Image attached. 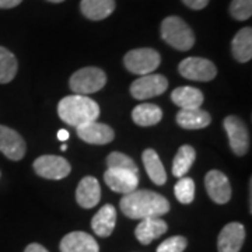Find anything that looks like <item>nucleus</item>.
Here are the masks:
<instances>
[{
    "label": "nucleus",
    "instance_id": "1",
    "mask_svg": "<svg viewBox=\"0 0 252 252\" xmlns=\"http://www.w3.org/2000/svg\"><path fill=\"white\" fill-rule=\"evenodd\" d=\"M119 207L126 217L133 220H143L149 217H160L168 213L170 202L157 192L147 189H136L127 195H124Z\"/></svg>",
    "mask_w": 252,
    "mask_h": 252
},
{
    "label": "nucleus",
    "instance_id": "2",
    "mask_svg": "<svg viewBox=\"0 0 252 252\" xmlns=\"http://www.w3.org/2000/svg\"><path fill=\"white\" fill-rule=\"evenodd\" d=\"M59 118L67 125L79 126L94 122L99 117V105L87 95L73 94L63 97L58 105Z\"/></svg>",
    "mask_w": 252,
    "mask_h": 252
},
{
    "label": "nucleus",
    "instance_id": "3",
    "mask_svg": "<svg viewBox=\"0 0 252 252\" xmlns=\"http://www.w3.org/2000/svg\"><path fill=\"white\" fill-rule=\"evenodd\" d=\"M162 39L178 51H189L195 45V35L188 24L177 16L164 18L161 23Z\"/></svg>",
    "mask_w": 252,
    "mask_h": 252
},
{
    "label": "nucleus",
    "instance_id": "4",
    "mask_svg": "<svg viewBox=\"0 0 252 252\" xmlns=\"http://www.w3.org/2000/svg\"><path fill=\"white\" fill-rule=\"evenodd\" d=\"M107 84V74L99 67L89 66L74 72L69 80L70 90L79 95H89L99 91Z\"/></svg>",
    "mask_w": 252,
    "mask_h": 252
},
{
    "label": "nucleus",
    "instance_id": "5",
    "mask_svg": "<svg viewBox=\"0 0 252 252\" xmlns=\"http://www.w3.org/2000/svg\"><path fill=\"white\" fill-rule=\"evenodd\" d=\"M160 62H161L160 54L152 48L132 49L124 58V64L126 69L139 76L152 74L160 66Z\"/></svg>",
    "mask_w": 252,
    "mask_h": 252
},
{
    "label": "nucleus",
    "instance_id": "6",
    "mask_svg": "<svg viewBox=\"0 0 252 252\" xmlns=\"http://www.w3.org/2000/svg\"><path fill=\"white\" fill-rule=\"evenodd\" d=\"M32 167L39 177L45 180L55 181L66 178L72 170L67 160H64L61 156H52V154H45V156L38 157L32 164Z\"/></svg>",
    "mask_w": 252,
    "mask_h": 252
},
{
    "label": "nucleus",
    "instance_id": "7",
    "mask_svg": "<svg viewBox=\"0 0 252 252\" xmlns=\"http://www.w3.org/2000/svg\"><path fill=\"white\" fill-rule=\"evenodd\" d=\"M168 89V80L162 74H144L130 84V94L136 99H149L161 95Z\"/></svg>",
    "mask_w": 252,
    "mask_h": 252
},
{
    "label": "nucleus",
    "instance_id": "8",
    "mask_svg": "<svg viewBox=\"0 0 252 252\" xmlns=\"http://www.w3.org/2000/svg\"><path fill=\"white\" fill-rule=\"evenodd\" d=\"M178 70L182 77L193 81H210L217 74L215 63L205 58H187L180 63Z\"/></svg>",
    "mask_w": 252,
    "mask_h": 252
},
{
    "label": "nucleus",
    "instance_id": "9",
    "mask_svg": "<svg viewBox=\"0 0 252 252\" xmlns=\"http://www.w3.org/2000/svg\"><path fill=\"white\" fill-rule=\"evenodd\" d=\"M230 147L234 152L235 156H245L250 150V133L243 121L238 117L230 115L223 122Z\"/></svg>",
    "mask_w": 252,
    "mask_h": 252
},
{
    "label": "nucleus",
    "instance_id": "10",
    "mask_svg": "<svg viewBox=\"0 0 252 252\" xmlns=\"http://www.w3.org/2000/svg\"><path fill=\"white\" fill-rule=\"evenodd\" d=\"M205 187H206L207 195L215 203L224 205L231 199L233 190H231L230 181L219 170H212L207 172L205 177Z\"/></svg>",
    "mask_w": 252,
    "mask_h": 252
},
{
    "label": "nucleus",
    "instance_id": "11",
    "mask_svg": "<svg viewBox=\"0 0 252 252\" xmlns=\"http://www.w3.org/2000/svg\"><path fill=\"white\" fill-rule=\"evenodd\" d=\"M26 142L21 135L9 126L0 125V152L13 161L26 156Z\"/></svg>",
    "mask_w": 252,
    "mask_h": 252
},
{
    "label": "nucleus",
    "instance_id": "12",
    "mask_svg": "<svg viewBox=\"0 0 252 252\" xmlns=\"http://www.w3.org/2000/svg\"><path fill=\"white\" fill-rule=\"evenodd\" d=\"M245 241V228L241 223L233 221L225 224L217 238L219 252H240Z\"/></svg>",
    "mask_w": 252,
    "mask_h": 252
},
{
    "label": "nucleus",
    "instance_id": "13",
    "mask_svg": "<svg viewBox=\"0 0 252 252\" xmlns=\"http://www.w3.org/2000/svg\"><path fill=\"white\" fill-rule=\"evenodd\" d=\"M104 181L109 189L122 195L133 192L139 185L137 174L126 170H117V168H108L104 174Z\"/></svg>",
    "mask_w": 252,
    "mask_h": 252
},
{
    "label": "nucleus",
    "instance_id": "14",
    "mask_svg": "<svg viewBox=\"0 0 252 252\" xmlns=\"http://www.w3.org/2000/svg\"><path fill=\"white\" fill-rule=\"evenodd\" d=\"M76 129H77V135L81 140L90 144H108L115 137L112 127H109L105 124L97 122V121L84 124Z\"/></svg>",
    "mask_w": 252,
    "mask_h": 252
},
{
    "label": "nucleus",
    "instance_id": "15",
    "mask_svg": "<svg viewBox=\"0 0 252 252\" xmlns=\"http://www.w3.org/2000/svg\"><path fill=\"white\" fill-rule=\"evenodd\" d=\"M59 248L61 252H99L95 238L84 231H73L66 234Z\"/></svg>",
    "mask_w": 252,
    "mask_h": 252
},
{
    "label": "nucleus",
    "instance_id": "16",
    "mask_svg": "<svg viewBox=\"0 0 252 252\" xmlns=\"http://www.w3.org/2000/svg\"><path fill=\"white\" fill-rule=\"evenodd\" d=\"M101 199V187L97 178L94 177H84L79 182L76 189V200L83 209H91L97 206Z\"/></svg>",
    "mask_w": 252,
    "mask_h": 252
},
{
    "label": "nucleus",
    "instance_id": "17",
    "mask_svg": "<svg viewBox=\"0 0 252 252\" xmlns=\"http://www.w3.org/2000/svg\"><path fill=\"white\" fill-rule=\"evenodd\" d=\"M167 228H168V225L162 219L149 217V219H143L139 223L135 230V235L139 240V243L143 245H149L150 243H153L154 240H157L158 237L165 234Z\"/></svg>",
    "mask_w": 252,
    "mask_h": 252
},
{
    "label": "nucleus",
    "instance_id": "18",
    "mask_svg": "<svg viewBox=\"0 0 252 252\" xmlns=\"http://www.w3.org/2000/svg\"><path fill=\"white\" fill-rule=\"evenodd\" d=\"M117 223V210L112 205H104L91 220L93 231L99 237H108L112 234Z\"/></svg>",
    "mask_w": 252,
    "mask_h": 252
},
{
    "label": "nucleus",
    "instance_id": "19",
    "mask_svg": "<svg viewBox=\"0 0 252 252\" xmlns=\"http://www.w3.org/2000/svg\"><path fill=\"white\" fill-rule=\"evenodd\" d=\"M171 99L181 109H195L202 107L205 97H203V93L196 87L184 86L172 91Z\"/></svg>",
    "mask_w": 252,
    "mask_h": 252
},
{
    "label": "nucleus",
    "instance_id": "20",
    "mask_svg": "<svg viewBox=\"0 0 252 252\" xmlns=\"http://www.w3.org/2000/svg\"><path fill=\"white\" fill-rule=\"evenodd\" d=\"M210 122H212L210 114L200 108L181 109L177 114V124L188 130L203 129L210 125Z\"/></svg>",
    "mask_w": 252,
    "mask_h": 252
},
{
    "label": "nucleus",
    "instance_id": "21",
    "mask_svg": "<svg viewBox=\"0 0 252 252\" xmlns=\"http://www.w3.org/2000/svg\"><path fill=\"white\" fill-rule=\"evenodd\" d=\"M80 10L84 17L99 21L114 13L115 0H81Z\"/></svg>",
    "mask_w": 252,
    "mask_h": 252
},
{
    "label": "nucleus",
    "instance_id": "22",
    "mask_svg": "<svg viewBox=\"0 0 252 252\" xmlns=\"http://www.w3.org/2000/svg\"><path fill=\"white\" fill-rule=\"evenodd\" d=\"M231 52L235 61L241 63H247L252 58V28H241L231 42Z\"/></svg>",
    "mask_w": 252,
    "mask_h": 252
},
{
    "label": "nucleus",
    "instance_id": "23",
    "mask_svg": "<svg viewBox=\"0 0 252 252\" xmlns=\"http://www.w3.org/2000/svg\"><path fill=\"white\" fill-rule=\"evenodd\" d=\"M142 158H143L144 168L149 178L153 181L156 185H164L167 181V174L157 152L153 149H146L142 154Z\"/></svg>",
    "mask_w": 252,
    "mask_h": 252
},
{
    "label": "nucleus",
    "instance_id": "24",
    "mask_svg": "<svg viewBox=\"0 0 252 252\" xmlns=\"http://www.w3.org/2000/svg\"><path fill=\"white\" fill-rule=\"evenodd\" d=\"M132 119L139 126H154L162 119V111L154 104H139L132 111Z\"/></svg>",
    "mask_w": 252,
    "mask_h": 252
},
{
    "label": "nucleus",
    "instance_id": "25",
    "mask_svg": "<svg viewBox=\"0 0 252 252\" xmlns=\"http://www.w3.org/2000/svg\"><path fill=\"white\" fill-rule=\"evenodd\" d=\"M195 158H196V152L192 146H189V144L181 146L180 150L177 152L175 157H174V161H172L174 177H177V178L185 177V174L190 170Z\"/></svg>",
    "mask_w": 252,
    "mask_h": 252
},
{
    "label": "nucleus",
    "instance_id": "26",
    "mask_svg": "<svg viewBox=\"0 0 252 252\" xmlns=\"http://www.w3.org/2000/svg\"><path fill=\"white\" fill-rule=\"evenodd\" d=\"M18 70V62L16 56L9 49L0 46V84L10 83L16 77Z\"/></svg>",
    "mask_w": 252,
    "mask_h": 252
},
{
    "label": "nucleus",
    "instance_id": "27",
    "mask_svg": "<svg viewBox=\"0 0 252 252\" xmlns=\"http://www.w3.org/2000/svg\"><path fill=\"white\" fill-rule=\"evenodd\" d=\"M175 198L184 205H189L195 198V182L189 177H182L174 187Z\"/></svg>",
    "mask_w": 252,
    "mask_h": 252
},
{
    "label": "nucleus",
    "instance_id": "28",
    "mask_svg": "<svg viewBox=\"0 0 252 252\" xmlns=\"http://www.w3.org/2000/svg\"><path fill=\"white\" fill-rule=\"evenodd\" d=\"M107 164H108V168H117V170H126V171L139 172V168L136 165V162L124 153H119V152H112L107 157Z\"/></svg>",
    "mask_w": 252,
    "mask_h": 252
},
{
    "label": "nucleus",
    "instance_id": "29",
    "mask_svg": "<svg viewBox=\"0 0 252 252\" xmlns=\"http://www.w3.org/2000/svg\"><path fill=\"white\" fill-rule=\"evenodd\" d=\"M231 17L238 21H245L252 16V0H233L230 4Z\"/></svg>",
    "mask_w": 252,
    "mask_h": 252
},
{
    "label": "nucleus",
    "instance_id": "30",
    "mask_svg": "<svg viewBox=\"0 0 252 252\" xmlns=\"http://www.w3.org/2000/svg\"><path fill=\"white\" fill-rule=\"evenodd\" d=\"M187 245H188V240L185 237L175 235V237H171V238L162 241L158 245L157 252H184Z\"/></svg>",
    "mask_w": 252,
    "mask_h": 252
},
{
    "label": "nucleus",
    "instance_id": "31",
    "mask_svg": "<svg viewBox=\"0 0 252 252\" xmlns=\"http://www.w3.org/2000/svg\"><path fill=\"white\" fill-rule=\"evenodd\" d=\"M184 4L192 10H202L209 4V0H182Z\"/></svg>",
    "mask_w": 252,
    "mask_h": 252
},
{
    "label": "nucleus",
    "instance_id": "32",
    "mask_svg": "<svg viewBox=\"0 0 252 252\" xmlns=\"http://www.w3.org/2000/svg\"><path fill=\"white\" fill-rule=\"evenodd\" d=\"M23 0H0V9H13L18 6Z\"/></svg>",
    "mask_w": 252,
    "mask_h": 252
},
{
    "label": "nucleus",
    "instance_id": "33",
    "mask_svg": "<svg viewBox=\"0 0 252 252\" xmlns=\"http://www.w3.org/2000/svg\"><path fill=\"white\" fill-rule=\"evenodd\" d=\"M24 252H49V251L46 250L45 247H42L41 244L34 243V244H30Z\"/></svg>",
    "mask_w": 252,
    "mask_h": 252
},
{
    "label": "nucleus",
    "instance_id": "34",
    "mask_svg": "<svg viewBox=\"0 0 252 252\" xmlns=\"http://www.w3.org/2000/svg\"><path fill=\"white\" fill-rule=\"evenodd\" d=\"M69 132L66 130V129H61L59 132H58V139L61 140V142H66L67 139H69Z\"/></svg>",
    "mask_w": 252,
    "mask_h": 252
},
{
    "label": "nucleus",
    "instance_id": "35",
    "mask_svg": "<svg viewBox=\"0 0 252 252\" xmlns=\"http://www.w3.org/2000/svg\"><path fill=\"white\" fill-rule=\"evenodd\" d=\"M48 1H52V3H62L64 0H48Z\"/></svg>",
    "mask_w": 252,
    "mask_h": 252
},
{
    "label": "nucleus",
    "instance_id": "36",
    "mask_svg": "<svg viewBox=\"0 0 252 252\" xmlns=\"http://www.w3.org/2000/svg\"><path fill=\"white\" fill-rule=\"evenodd\" d=\"M66 149H67V147H66V146H64V144H63V146H61V150H62V152H64V150H66Z\"/></svg>",
    "mask_w": 252,
    "mask_h": 252
}]
</instances>
